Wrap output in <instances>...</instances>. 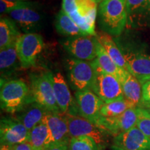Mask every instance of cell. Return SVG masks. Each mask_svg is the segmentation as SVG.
I'll return each mask as SVG.
<instances>
[{"instance_id":"1","label":"cell","mask_w":150,"mask_h":150,"mask_svg":"<svg viewBox=\"0 0 150 150\" xmlns=\"http://www.w3.org/2000/svg\"><path fill=\"white\" fill-rule=\"evenodd\" d=\"M98 18L104 32L120 35L127 24V0H105L99 3Z\"/></svg>"},{"instance_id":"2","label":"cell","mask_w":150,"mask_h":150,"mask_svg":"<svg viewBox=\"0 0 150 150\" xmlns=\"http://www.w3.org/2000/svg\"><path fill=\"white\" fill-rule=\"evenodd\" d=\"M62 10L87 35L96 36L97 0H63Z\"/></svg>"},{"instance_id":"3","label":"cell","mask_w":150,"mask_h":150,"mask_svg":"<svg viewBox=\"0 0 150 150\" xmlns=\"http://www.w3.org/2000/svg\"><path fill=\"white\" fill-rule=\"evenodd\" d=\"M0 101L1 109L8 113H17L30 102L29 86L22 79L1 82Z\"/></svg>"},{"instance_id":"4","label":"cell","mask_w":150,"mask_h":150,"mask_svg":"<svg viewBox=\"0 0 150 150\" xmlns=\"http://www.w3.org/2000/svg\"><path fill=\"white\" fill-rule=\"evenodd\" d=\"M94 68V77L91 90L104 103L124 99L122 88L120 81L108 74L99 66L97 59L91 61Z\"/></svg>"},{"instance_id":"5","label":"cell","mask_w":150,"mask_h":150,"mask_svg":"<svg viewBox=\"0 0 150 150\" xmlns=\"http://www.w3.org/2000/svg\"><path fill=\"white\" fill-rule=\"evenodd\" d=\"M30 101L54 113H61L56 103L49 72L31 75Z\"/></svg>"},{"instance_id":"6","label":"cell","mask_w":150,"mask_h":150,"mask_svg":"<svg viewBox=\"0 0 150 150\" xmlns=\"http://www.w3.org/2000/svg\"><path fill=\"white\" fill-rule=\"evenodd\" d=\"M44 47L42 35L37 33H22L16 41V48L22 68L34 66Z\"/></svg>"},{"instance_id":"7","label":"cell","mask_w":150,"mask_h":150,"mask_svg":"<svg viewBox=\"0 0 150 150\" xmlns=\"http://www.w3.org/2000/svg\"><path fill=\"white\" fill-rule=\"evenodd\" d=\"M70 83L76 91L91 89L94 77V68L91 61L76 59H67L65 63Z\"/></svg>"},{"instance_id":"8","label":"cell","mask_w":150,"mask_h":150,"mask_svg":"<svg viewBox=\"0 0 150 150\" xmlns=\"http://www.w3.org/2000/svg\"><path fill=\"white\" fill-rule=\"evenodd\" d=\"M65 115L67 121L70 138L90 137L93 138L103 150L106 144L107 133L81 115L70 114Z\"/></svg>"},{"instance_id":"9","label":"cell","mask_w":150,"mask_h":150,"mask_svg":"<svg viewBox=\"0 0 150 150\" xmlns=\"http://www.w3.org/2000/svg\"><path fill=\"white\" fill-rule=\"evenodd\" d=\"M96 41V37L88 35L67 38L61 43L64 50L74 59L93 61L97 58Z\"/></svg>"},{"instance_id":"10","label":"cell","mask_w":150,"mask_h":150,"mask_svg":"<svg viewBox=\"0 0 150 150\" xmlns=\"http://www.w3.org/2000/svg\"><path fill=\"white\" fill-rule=\"evenodd\" d=\"M75 99L79 114L97 126L102 117L100 110L104 102L91 89L76 91Z\"/></svg>"},{"instance_id":"11","label":"cell","mask_w":150,"mask_h":150,"mask_svg":"<svg viewBox=\"0 0 150 150\" xmlns=\"http://www.w3.org/2000/svg\"><path fill=\"white\" fill-rule=\"evenodd\" d=\"M50 80L53 86L54 95L60 111L63 115H78L76 104H74L64 76L60 72H49Z\"/></svg>"},{"instance_id":"12","label":"cell","mask_w":150,"mask_h":150,"mask_svg":"<svg viewBox=\"0 0 150 150\" xmlns=\"http://www.w3.org/2000/svg\"><path fill=\"white\" fill-rule=\"evenodd\" d=\"M137 120V107H134L129 108L122 114L116 117H101L97 126L108 134L115 137L136 127Z\"/></svg>"},{"instance_id":"13","label":"cell","mask_w":150,"mask_h":150,"mask_svg":"<svg viewBox=\"0 0 150 150\" xmlns=\"http://www.w3.org/2000/svg\"><path fill=\"white\" fill-rule=\"evenodd\" d=\"M8 16L24 33H35L33 31H36L42 26V15L36 8L35 2L12 11Z\"/></svg>"},{"instance_id":"14","label":"cell","mask_w":150,"mask_h":150,"mask_svg":"<svg viewBox=\"0 0 150 150\" xmlns=\"http://www.w3.org/2000/svg\"><path fill=\"white\" fill-rule=\"evenodd\" d=\"M29 131L16 117H4L1 120V144L13 146L29 140Z\"/></svg>"},{"instance_id":"15","label":"cell","mask_w":150,"mask_h":150,"mask_svg":"<svg viewBox=\"0 0 150 150\" xmlns=\"http://www.w3.org/2000/svg\"><path fill=\"white\" fill-rule=\"evenodd\" d=\"M127 12L129 28H150V0H127Z\"/></svg>"},{"instance_id":"16","label":"cell","mask_w":150,"mask_h":150,"mask_svg":"<svg viewBox=\"0 0 150 150\" xmlns=\"http://www.w3.org/2000/svg\"><path fill=\"white\" fill-rule=\"evenodd\" d=\"M113 146L122 150H150V138L135 127L114 137Z\"/></svg>"},{"instance_id":"17","label":"cell","mask_w":150,"mask_h":150,"mask_svg":"<svg viewBox=\"0 0 150 150\" xmlns=\"http://www.w3.org/2000/svg\"><path fill=\"white\" fill-rule=\"evenodd\" d=\"M122 54L131 74L139 81L150 76V54L134 50H127Z\"/></svg>"},{"instance_id":"18","label":"cell","mask_w":150,"mask_h":150,"mask_svg":"<svg viewBox=\"0 0 150 150\" xmlns=\"http://www.w3.org/2000/svg\"><path fill=\"white\" fill-rule=\"evenodd\" d=\"M45 120L50 129L52 143L60 142H69L71 138L65 115L49 112L45 117Z\"/></svg>"},{"instance_id":"19","label":"cell","mask_w":150,"mask_h":150,"mask_svg":"<svg viewBox=\"0 0 150 150\" xmlns=\"http://www.w3.org/2000/svg\"><path fill=\"white\" fill-rule=\"evenodd\" d=\"M49 112L46 109L34 102H29L20 111L17 112L15 117L22 122L29 131L42 121Z\"/></svg>"},{"instance_id":"20","label":"cell","mask_w":150,"mask_h":150,"mask_svg":"<svg viewBox=\"0 0 150 150\" xmlns=\"http://www.w3.org/2000/svg\"><path fill=\"white\" fill-rule=\"evenodd\" d=\"M119 81L122 88L124 98L137 107L142 101V83L127 70H124Z\"/></svg>"},{"instance_id":"21","label":"cell","mask_w":150,"mask_h":150,"mask_svg":"<svg viewBox=\"0 0 150 150\" xmlns=\"http://www.w3.org/2000/svg\"><path fill=\"white\" fill-rule=\"evenodd\" d=\"M95 37L114 63L122 70L128 71L127 61L124 57L122 52L117 46L115 41L112 38L111 35L103 31L97 33Z\"/></svg>"},{"instance_id":"22","label":"cell","mask_w":150,"mask_h":150,"mask_svg":"<svg viewBox=\"0 0 150 150\" xmlns=\"http://www.w3.org/2000/svg\"><path fill=\"white\" fill-rule=\"evenodd\" d=\"M21 66L16 45L0 50V70L1 77L13 74Z\"/></svg>"},{"instance_id":"23","label":"cell","mask_w":150,"mask_h":150,"mask_svg":"<svg viewBox=\"0 0 150 150\" xmlns=\"http://www.w3.org/2000/svg\"><path fill=\"white\" fill-rule=\"evenodd\" d=\"M22 33L18 27L11 18H1L0 21V50L16 45Z\"/></svg>"},{"instance_id":"24","label":"cell","mask_w":150,"mask_h":150,"mask_svg":"<svg viewBox=\"0 0 150 150\" xmlns=\"http://www.w3.org/2000/svg\"><path fill=\"white\" fill-rule=\"evenodd\" d=\"M55 27L60 34L66 36L88 35L62 9L56 16Z\"/></svg>"},{"instance_id":"25","label":"cell","mask_w":150,"mask_h":150,"mask_svg":"<svg viewBox=\"0 0 150 150\" xmlns=\"http://www.w3.org/2000/svg\"><path fill=\"white\" fill-rule=\"evenodd\" d=\"M28 142L35 149H44L52 144L51 134L47 124L44 119L29 131Z\"/></svg>"},{"instance_id":"26","label":"cell","mask_w":150,"mask_h":150,"mask_svg":"<svg viewBox=\"0 0 150 150\" xmlns=\"http://www.w3.org/2000/svg\"><path fill=\"white\" fill-rule=\"evenodd\" d=\"M96 52H97V61L98 62L99 66L106 72L115 76L116 78L120 79V76L122 74L124 70L119 67L114 63L113 61L110 59L109 55L102 46V45L96 41Z\"/></svg>"},{"instance_id":"27","label":"cell","mask_w":150,"mask_h":150,"mask_svg":"<svg viewBox=\"0 0 150 150\" xmlns=\"http://www.w3.org/2000/svg\"><path fill=\"white\" fill-rule=\"evenodd\" d=\"M132 104L125 98L109 103H104L102 106L100 114L104 117H113L122 114L129 108H134Z\"/></svg>"},{"instance_id":"28","label":"cell","mask_w":150,"mask_h":150,"mask_svg":"<svg viewBox=\"0 0 150 150\" xmlns=\"http://www.w3.org/2000/svg\"><path fill=\"white\" fill-rule=\"evenodd\" d=\"M68 147L69 150H102L93 138L87 136L71 138Z\"/></svg>"},{"instance_id":"29","label":"cell","mask_w":150,"mask_h":150,"mask_svg":"<svg viewBox=\"0 0 150 150\" xmlns=\"http://www.w3.org/2000/svg\"><path fill=\"white\" fill-rule=\"evenodd\" d=\"M138 120L136 127L150 138V112L142 108L137 107Z\"/></svg>"},{"instance_id":"30","label":"cell","mask_w":150,"mask_h":150,"mask_svg":"<svg viewBox=\"0 0 150 150\" xmlns=\"http://www.w3.org/2000/svg\"><path fill=\"white\" fill-rule=\"evenodd\" d=\"M31 3V1H12L8 0H0V13L1 14H8L17 9L27 6Z\"/></svg>"},{"instance_id":"31","label":"cell","mask_w":150,"mask_h":150,"mask_svg":"<svg viewBox=\"0 0 150 150\" xmlns=\"http://www.w3.org/2000/svg\"><path fill=\"white\" fill-rule=\"evenodd\" d=\"M142 100L150 106V80L142 83Z\"/></svg>"},{"instance_id":"32","label":"cell","mask_w":150,"mask_h":150,"mask_svg":"<svg viewBox=\"0 0 150 150\" xmlns=\"http://www.w3.org/2000/svg\"><path fill=\"white\" fill-rule=\"evenodd\" d=\"M68 143L67 142H54L46 147L44 150H69Z\"/></svg>"},{"instance_id":"33","label":"cell","mask_w":150,"mask_h":150,"mask_svg":"<svg viewBox=\"0 0 150 150\" xmlns=\"http://www.w3.org/2000/svg\"><path fill=\"white\" fill-rule=\"evenodd\" d=\"M13 150H35L34 147L29 142H22L18 145L13 146Z\"/></svg>"},{"instance_id":"34","label":"cell","mask_w":150,"mask_h":150,"mask_svg":"<svg viewBox=\"0 0 150 150\" xmlns=\"http://www.w3.org/2000/svg\"><path fill=\"white\" fill-rule=\"evenodd\" d=\"M0 150H13V146L5 145V144H1V147Z\"/></svg>"},{"instance_id":"35","label":"cell","mask_w":150,"mask_h":150,"mask_svg":"<svg viewBox=\"0 0 150 150\" xmlns=\"http://www.w3.org/2000/svg\"><path fill=\"white\" fill-rule=\"evenodd\" d=\"M149 80H150V76H147V77H145V78L142 79L140 80V83H144V82L147 81H149Z\"/></svg>"},{"instance_id":"36","label":"cell","mask_w":150,"mask_h":150,"mask_svg":"<svg viewBox=\"0 0 150 150\" xmlns=\"http://www.w3.org/2000/svg\"><path fill=\"white\" fill-rule=\"evenodd\" d=\"M109 150H122V149H120V148H118V147H115V146H113V145H112V147H111V148H110V149Z\"/></svg>"},{"instance_id":"37","label":"cell","mask_w":150,"mask_h":150,"mask_svg":"<svg viewBox=\"0 0 150 150\" xmlns=\"http://www.w3.org/2000/svg\"><path fill=\"white\" fill-rule=\"evenodd\" d=\"M8 1H29V0H8Z\"/></svg>"},{"instance_id":"38","label":"cell","mask_w":150,"mask_h":150,"mask_svg":"<svg viewBox=\"0 0 150 150\" xmlns=\"http://www.w3.org/2000/svg\"><path fill=\"white\" fill-rule=\"evenodd\" d=\"M103 1H105V0H97V3H101V2H102Z\"/></svg>"},{"instance_id":"39","label":"cell","mask_w":150,"mask_h":150,"mask_svg":"<svg viewBox=\"0 0 150 150\" xmlns=\"http://www.w3.org/2000/svg\"><path fill=\"white\" fill-rule=\"evenodd\" d=\"M35 150H44V149H35Z\"/></svg>"}]
</instances>
